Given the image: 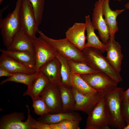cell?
Segmentation results:
<instances>
[{"label": "cell", "mask_w": 129, "mask_h": 129, "mask_svg": "<svg viewBox=\"0 0 129 129\" xmlns=\"http://www.w3.org/2000/svg\"><path fill=\"white\" fill-rule=\"evenodd\" d=\"M40 73V71H38L33 74L23 73H14L12 75L2 81L0 84H3L8 82H13L23 83L26 85L27 87H29L32 85Z\"/></svg>", "instance_id": "obj_25"}, {"label": "cell", "mask_w": 129, "mask_h": 129, "mask_svg": "<svg viewBox=\"0 0 129 129\" xmlns=\"http://www.w3.org/2000/svg\"><path fill=\"white\" fill-rule=\"evenodd\" d=\"M87 36V42L85 47H91L99 50L102 53L105 51V44H104L99 40L95 32L94 28L92 25L89 15L85 16Z\"/></svg>", "instance_id": "obj_20"}, {"label": "cell", "mask_w": 129, "mask_h": 129, "mask_svg": "<svg viewBox=\"0 0 129 129\" xmlns=\"http://www.w3.org/2000/svg\"><path fill=\"white\" fill-rule=\"evenodd\" d=\"M4 0H0V5L2 2Z\"/></svg>", "instance_id": "obj_38"}, {"label": "cell", "mask_w": 129, "mask_h": 129, "mask_svg": "<svg viewBox=\"0 0 129 129\" xmlns=\"http://www.w3.org/2000/svg\"><path fill=\"white\" fill-rule=\"evenodd\" d=\"M63 105V112L73 111L75 103L74 93L70 88L63 85L61 83L59 85Z\"/></svg>", "instance_id": "obj_23"}, {"label": "cell", "mask_w": 129, "mask_h": 129, "mask_svg": "<svg viewBox=\"0 0 129 129\" xmlns=\"http://www.w3.org/2000/svg\"><path fill=\"white\" fill-rule=\"evenodd\" d=\"M71 89L76 102L74 111H82L88 115L104 95L98 92L92 96L86 95L79 92L73 87H72Z\"/></svg>", "instance_id": "obj_12"}, {"label": "cell", "mask_w": 129, "mask_h": 129, "mask_svg": "<svg viewBox=\"0 0 129 129\" xmlns=\"http://www.w3.org/2000/svg\"><path fill=\"white\" fill-rule=\"evenodd\" d=\"M124 129H129V124L127 125Z\"/></svg>", "instance_id": "obj_37"}, {"label": "cell", "mask_w": 129, "mask_h": 129, "mask_svg": "<svg viewBox=\"0 0 129 129\" xmlns=\"http://www.w3.org/2000/svg\"><path fill=\"white\" fill-rule=\"evenodd\" d=\"M40 72V74L35 79L32 85L27 87V91L23 94V96L28 95L31 97L40 95L49 82L45 76Z\"/></svg>", "instance_id": "obj_24"}, {"label": "cell", "mask_w": 129, "mask_h": 129, "mask_svg": "<svg viewBox=\"0 0 129 129\" xmlns=\"http://www.w3.org/2000/svg\"><path fill=\"white\" fill-rule=\"evenodd\" d=\"M0 67L13 73L33 74L36 72L34 70L2 53L0 56Z\"/></svg>", "instance_id": "obj_17"}, {"label": "cell", "mask_w": 129, "mask_h": 129, "mask_svg": "<svg viewBox=\"0 0 129 129\" xmlns=\"http://www.w3.org/2000/svg\"><path fill=\"white\" fill-rule=\"evenodd\" d=\"M124 92L123 88L118 87L104 95L105 106L109 118L108 125L112 129H124L127 125L121 112Z\"/></svg>", "instance_id": "obj_1"}, {"label": "cell", "mask_w": 129, "mask_h": 129, "mask_svg": "<svg viewBox=\"0 0 129 129\" xmlns=\"http://www.w3.org/2000/svg\"><path fill=\"white\" fill-rule=\"evenodd\" d=\"M80 75L97 92L103 95L118 87V82L102 72L97 71Z\"/></svg>", "instance_id": "obj_5"}, {"label": "cell", "mask_w": 129, "mask_h": 129, "mask_svg": "<svg viewBox=\"0 0 129 129\" xmlns=\"http://www.w3.org/2000/svg\"><path fill=\"white\" fill-rule=\"evenodd\" d=\"M56 57L61 64L60 74L61 83L64 86L70 88H72L70 81L71 71L67 60L64 56L56 52Z\"/></svg>", "instance_id": "obj_26"}, {"label": "cell", "mask_w": 129, "mask_h": 129, "mask_svg": "<svg viewBox=\"0 0 129 129\" xmlns=\"http://www.w3.org/2000/svg\"><path fill=\"white\" fill-rule=\"evenodd\" d=\"M39 96H33L31 97L33 101L32 106L35 113L41 116L50 113V112L43 98Z\"/></svg>", "instance_id": "obj_28"}, {"label": "cell", "mask_w": 129, "mask_h": 129, "mask_svg": "<svg viewBox=\"0 0 129 129\" xmlns=\"http://www.w3.org/2000/svg\"><path fill=\"white\" fill-rule=\"evenodd\" d=\"M0 50L2 53L35 71L36 60L34 54L26 51H12L1 49Z\"/></svg>", "instance_id": "obj_21"}, {"label": "cell", "mask_w": 129, "mask_h": 129, "mask_svg": "<svg viewBox=\"0 0 129 129\" xmlns=\"http://www.w3.org/2000/svg\"><path fill=\"white\" fill-rule=\"evenodd\" d=\"M129 100V88L124 93L123 101H126Z\"/></svg>", "instance_id": "obj_34"}, {"label": "cell", "mask_w": 129, "mask_h": 129, "mask_svg": "<svg viewBox=\"0 0 129 129\" xmlns=\"http://www.w3.org/2000/svg\"><path fill=\"white\" fill-rule=\"evenodd\" d=\"M27 110V118L23 122L25 116L23 113L15 112L5 115L0 119V129H33L32 126L37 120L32 116L28 105H26Z\"/></svg>", "instance_id": "obj_6"}, {"label": "cell", "mask_w": 129, "mask_h": 129, "mask_svg": "<svg viewBox=\"0 0 129 129\" xmlns=\"http://www.w3.org/2000/svg\"><path fill=\"white\" fill-rule=\"evenodd\" d=\"M40 96L44 100L50 113L63 112L61 92L59 85L49 82Z\"/></svg>", "instance_id": "obj_9"}, {"label": "cell", "mask_w": 129, "mask_h": 129, "mask_svg": "<svg viewBox=\"0 0 129 129\" xmlns=\"http://www.w3.org/2000/svg\"><path fill=\"white\" fill-rule=\"evenodd\" d=\"M7 50L15 51H26L35 55L33 40L29 38L21 29Z\"/></svg>", "instance_id": "obj_18"}, {"label": "cell", "mask_w": 129, "mask_h": 129, "mask_svg": "<svg viewBox=\"0 0 129 129\" xmlns=\"http://www.w3.org/2000/svg\"><path fill=\"white\" fill-rule=\"evenodd\" d=\"M109 117L103 97L96 104L86 122V129H110Z\"/></svg>", "instance_id": "obj_7"}, {"label": "cell", "mask_w": 129, "mask_h": 129, "mask_svg": "<svg viewBox=\"0 0 129 129\" xmlns=\"http://www.w3.org/2000/svg\"><path fill=\"white\" fill-rule=\"evenodd\" d=\"M67 61L72 73L81 75L97 72L88 66L86 63L71 60Z\"/></svg>", "instance_id": "obj_27"}, {"label": "cell", "mask_w": 129, "mask_h": 129, "mask_svg": "<svg viewBox=\"0 0 129 129\" xmlns=\"http://www.w3.org/2000/svg\"><path fill=\"white\" fill-rule=\"evenodd\" d=\"M117 0V1H121V0Z\"/></svg>", "instance_id": "obj_39"}, {"label": "cell", "mask_w": 129, "mask_h": 129, "mask_svg": "<svg viewBox=\"0 0 129 129\" xmlns=\"http://www.w3.org/2000/svg\"><path fill=\"white\" fill-rule=\"evenodd\" d=\"M8 7V6H6L4 7L3 9H3H1V10L0 11L1 12H0V20H1L3 18H2V14L4 11L7 9Z\"/></svg>", "instance_id": "obj_35"}, {"label": "cell", "mask_w": 129, "mask_h": 129, "mask_svg": "<svg viewBox=\"0 0 129 129\" xmlns=\"http://www.w3.org/2000/svg\"><path fill=\"white\" fill-rule=\"evenodd\" d=\"M22 2V0H17L13 11L0 20L1 34L4 44L7 49L11 46L21 29L20 12Z\"/></svg>", "instance_id": "obj_3"}, {"label": "cell", "mask_w": 129, "mask_h": 129, "mask_svg": "<svg viewBox=\"0 0 129 129\" xmlns=\"http://www.w3.org/2000/svg\"><path fill=\"white\" fill-rule=\"evenodd\" d=\"M80 121L72 119H66L60 123L50 124L51 129H80Z\"/></svg>", "instance_id": "obj_30"}, {"label": "cell", "mask_w": 129, "mask_h": 129, "mask_svg": "<svg viewBox=\"0 0 129 129\" xmlns=\"http://www.w3.org/2000/svg\"><path fill=\"white\" fill-rule=\"evenodd\" d=\"M45 0H29L32 5L36 23L38 26L42 21Z\"/></svg>", "instance_id": "obj_29"}, {"label": "cell", "mask_w": 129, "mask_h": 129, "mask_svg": "<svg viewBox=\"0 0 129 129\" xmlns=\"http://www.w3.org/2000/svg\"><path fill=\"white\" fill-rule=\"evenodd\" d=\"M68 119L80 121L82 118L78 113L72 111L56 113H49L40 116L38 118V120L51 124H58L64 120Z\"/></svg>", "instance_id": "obj_19"}, {"label": "cell", "mask_w": 129, "mask_h": 129, "mask_svg": "<svg viewBox=\"0 0 129 129\" xmlns=\"http://www.w3.org/2000/svg\"><path fill=\"white\" fill-rule=\"evenodd\" d=\"M103 0H98L95 4L91 21L95 30L98 31L102 42L105 44L110 39L108 27L103 17L102 5Z\"/></svg>", "instance_id": "obj_11"}, {"label": "cell", "mask_w": 129, "mask_h": 129, "mask_svg": "<svg viewBox=\"0 0 129 129\" xmlns=\"http://www.w3.org/2000/svg\"><path fill=\"white\" fill-rule=\"evenodd\" d=\"M121 112L123 118L127 125L129 124V100L123 101Z\"/></svg>", "instance_id": "obj_31"}, {"label": "cell", "mask_w": 129, "mask_h": 129, "mask_svg": "<svg viewBox=\"0 0 129 129\" xmlns=\"http://www.w3.org/2000/svg\"><path fill=\"white\" fill-rule=\"evenodd\" d=\"M109 0H103L102 12L105 21L109 28V39L113 41L115 40V34L118 30L117 17L123 12L125 9L112 10L109 6Z\"/></svg>", "instance_id": "obj_14"}, {"label": "cell", "mask_w": 129, "mask_h": 129, "mask_svg": "<svg viewBox=\"0 0 129 129\" xmlns=\"http://www.w3.org/2000/svg\"><path fill=\"white\" fill-rule=\"evenodd\" d=\"M32 128L33 129H51L50 124L38 120L34 124Z\"/></svg>", "instance_id": "obj_32"}, {"label": "cell", "mask_w": 129, "mask_h": 129, "mask_svg": "<svg viewBox=\"0 0 129 129\" xmlns=\"http://www.w3.org/2000/svg\"><path fill=\"white\" fill-rule=\"evenodd\" d=\"M36 60L35 70L39 71L41 67L56 57V52L40 36L33 40Z\"/></svg>", "instance_id": "obj_10"}, {"label": "cell", "mask_w": 129, "mask_h": 129, "mask_svg": "<svg viewBox=\"0 0 129 129\" xmlns=\"http://www.w3.org/2000/svg\"><path fill=\"white\" fill-rule=\"evenodd\" d=\"M20 19L21 29L29 38L34 40L37 38L38 26L29 0H22Z\"/></svg>", "instance_id": "obj_8"}, {"label": "cell", "mask_w": 129, "mask_h": 129, "mask_svg": "<svg viewBox=\"0 0 129 129\" xmlns=\"http://www.w3.org/2000/svg\"><path fill=\"white\" fill-rule=\"evenodd\" d=\"M82 51L86 63L93 69L105 73L118 82L122 81L120 73L113 68L99 50L87 47Z\"/></svg>", "instance_id": "obj_2"}, {"label": "cell", "mask_w": 129, "mask_h": 129, "mask_svg": "<svg viewBox=\"0 0 129 129\" xmlns=\"http://www.w3.org/2000/svg\"><path fill=\"white\" fill-rule=\"evenodd\" d=\"M85 23L75 22L65 33L66 38L74 46L82 51L85 48L86 39Z\"/></svg>", "instance_id": "obj_13"}, {"label": "cell", "mask_w": 129, "mask_h": 129, "mask_svg": "<svg viewBox=\"0 0 129 129\" xmlns=\"http://www.w3.org/2000/svg\"><path fill=\"white\" fill-rule=\"evenodd\" d=\"M61 67L60 63L56 57L43 65L39 71L45 76L49 83L59 85L61 83Z\"/></svg>", "instance_id": "obj_16"}, {"label": "cell", "mask_w": 129, "mask_h": 129, "mask_svg": "<svg viewBox=\"0 0 129 129\" xmlns=\"http://www.w3.org/2000/svg\"><path fill=\"white\" fill-rule=\"evenodd\" d=\"M124 7L126 9H129V1L124 5Z\"/></svg>", "instance_id": "obj_36"}, {"label": "cell", "mask_w": 129, "mask_h": 129, "mask_svg": "<svg viewBox=\"0 0 129 129\" xmlns=\"http://www.w3.org/2000/svg\"><path fill=\"white\" fill-rule=\"evenodd\" d=\"M14 73H11L7 70L0 67V76H6L8 77L14 75Z\"/></svg>", "instance_id": "obj_33"}, {"label": "cell", "mask_w": 129, "mask_h": 129, "mask_svg": "<svg viewBox=\"0 0 129 129\" xmlns=\"http://www.w3.org/2000/svg\"><path fill=\"white\" fill-rule=\"evenodd\" d=\"M37 32L39 36L49 44L56 52L67 60L86 63L82 51L78 49L66 38L54 39L48 37L39 30Z\"/></svg>", "instance_id": "obj_4"}, {"label": "cell", "mask_w": 129, "mask_h": 129, "mask_svg": "<svg viewBox=\"0 0 129 129\" xmlns=\"http://www.w3.org/2000/svg\"><path fill=\"white\" fill-rule=\"evenodd\" d=\"M106 57L112 66L117 72L121 70V63L123 56L121 53L120 44L115 40L109 39L105 43Z\"/></svg>", "instance_id": "obj_15"}, {"label": "cell", "mask_w": 129, "mask_h": 129, "mask_svg": "<svg viewBox=\"0 0 129 129\" xmlns=\"http://www.w3.org/2000/svg\"><path fill=\"white\" fill-rule=\"evenodd\" d=\"M70 81L72 87L75 89L78 92L83 94L92 96L97 92L80 75L71 72Z\"/></svg>", "instance_id": "obj_22"}]
</instances>
